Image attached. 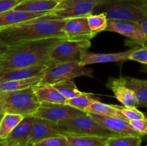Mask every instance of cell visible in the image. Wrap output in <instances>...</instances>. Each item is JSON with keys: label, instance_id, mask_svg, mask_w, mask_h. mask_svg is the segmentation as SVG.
I'll list each match as a JSON object with an SVG mask.
<instances>
[{"label": "cell", "instance_id": "6da1fadb", "mask_svg": "<svg viewBox=\"0 0 147 146\" xmlns=\"http://www.w3.org/2000/svg\"><path fill=\"white\" fill-rule=\"evenodd\" d=\"M65 19L50 14L0 29V40L9 47L27 42L50 38L67 39L63 31Z\"/></svg>", "mask_w": 147, "mask_h": 146}, {"label": "cell", "instance_id": "7a4b0ae2", "mask_svg": "<svg viewBox=\"0 0 147 146\" xmlns=\"http://www.w3.org/2000/svg\"><path fill=\"white\" fill-rule=\"evenodd\" d=\"M60 40L63 39H45L9 47L0 59V72L53 62L50 59V52Z\"/></svg>", "mask_w": 147, "mask_h": 146}, {"label": "cell", "instance_id": "3957f363", "mask_svg": "<svg viewBox=\"0 0 147 146\" xmlns=\"http://www.w3.org/2000/svg\"><path fill=\"white\" fill-rule=\"evenodd\" d=\"M40 102L32 87L17 91L0 92V113L18 114L25 117L33 116Z\"/></svg>", "mask_w": 147, "mask_h": 146}, {"label": "cell", "instance_id": "277c9868", "mask_svg": "<svg viewBox=\"0 0 147 146\" xmlns=\"http://www.w3.org/2000/svg\"><path fill=\"white\" fill-rule=\"evenodd\" d=\"M63 135H79L110 137L121 136L118 133L108 130L92 118L88 113L73 118L63 120L57 123Z\"/></svg>", "mask_w": 147, "mask_h": 146}, {"label": "cell", "instance_id": "5b68a950", "mask_svg": "<svg viewBox=\"0 0 147 146\" xmlns=\"http://www.w3.org/2000/svg\"><path fill=\"white\" fill-rule=\"evenodd\" d=\"M109 19L142 22L147 19L146 11L141 7L136 0H108L102 7Z\"/></svg>", "mask_w": 147, "mask_h": 146}, {"label": "cell", "instance_id": "8992f818", "mask_svg": "<svg viewBox=\"0 0 147 146\" xmlns=\"http://www.w3.org/2000/svg\"><path fill=\"white\" fill-rule=\"evenodd\" d=\"M93 72L91 68L82 66L78 62L53 63L43 72L40 84H54L81 76L93 77Z\"/></svg>", "mask_w": 147, "mask_h": 146}, {"label": "cell", "instance_id": "52a82bcc", "mask_svg": "<svg viewBox=\"0 0 147 146\" xmlns=\"http://www.w3.org/2000/svg\"><path fill=\"white\" fill-rule=\"evenodd\" d=\"M108 0H61L50 16L55 19H67L93 14Z\"/></svg>", "mask_w": 147, "mask_h": 146}, {"label": "cell", "instance_id": "ba28073f", "mask_svg": "<svg viewBox=\"0 0 147 146\" xmlns=\"http://www.w3.org/2000/svg\"><path fill=\"white\" fill-rule=\"evenodd\" d=\"M91 46L90 40H60L52 47L50 59L53 62H80L82 55Z\"/></svg>", "mask_w": 147, "mask_h": 146}, {"label": "cell", "instance_id": "9c48e42d", "mask_svg": "<svg viewBox=\"0 0 147 146\" xmlns=\"http://www.w3.org/2000/svg\"><path fill=\"white\" fill-rule=\"evenodd\" d=\"M86 113L66 104L42 102L40 103V106L33 116L58 123L60 121L73 118Z\"/></svg>", "mask_w": 147, "mask_h": 146}, {"label": "cell", "instance_id": "30bf717a", "mask_svg": "<svg viewBox=\"0 0 147 146\" xmlns=\"http://www.w3.org/2000/svg\"><path fill=\"white\" fill-rule=\"evenodd\" d=\"M106 31H114L128 37L132 44L143 47L146 41V34L141 23L135 21L108 19Z\"/></svg>", "mask_w": 147, "mask_h": 146}, {"label": "cell", "instance_id": "8fae6325", "mask_svg": "<svg viewBox=\"0 0 147 146\" xmlns=\"http://www.w3.org/2000/svg\"><path fill=\"white\" fill-rule=\"evenodd\" d=\"M60 135L62 134L57 123H53L46 119L34 117L27 146Z\"/></svg>", "mask_w": 147, "mask_h": 146}, {"label": "cell", "instance_id": "7c38bea8", "mask_svg": "<svg viewBox=\"0 0 147 146\" xmlns=\"http://www.w3.org/2000/svg\"><path fill=\"white\" fill-rule=\"evenodd\" d=\"M63 31L68 40H90L93 36L88 21V16L65 19Z\"/></svg>", "mask_w": 147, "mask_h": 146}, {"label": "cell", "instance_id": "4fadbf2b", "mask_svg": "<svg viewBox=\"0 0 147 146\" xmlns=\"http://www.w3.org/2000/svg\"><path fill=\"white\" fill-rule=\"evenodd\" d=\"M88 114L108 130L118 133L120 135L142 136L131 127L127 120L118 117L100 115L94 113H88Z\"/></svg>", "mask_w": 147, "mask_h": 146}, {"label": "cell", "instance_id": "5bb4252c", "mask_svg": "<svg viewBox=\"0 0 147 146\" xmlns=\"http://www.w3.org/2000/svg\"><path fill=\"white\" fill-rule=\"evenodd\" d=\"M107 87L112 90L114 97L125 107H136L139 105L134 92L126 85L122 77L111 78L108 81Z\"/></svg>", "mask_w": 147, "mask_h": 146}, {"label": "cell", "instance_id": "9a60e30c", "mask_svg": "<svg viewBox=\"0 0 147 146\" xmlns=\"http://www.w3.org/2000/svg\"><path fill=\"white\" fill-rule=\"evenodd\" d=\"M34 120V116L24 117L20 124L4 140L3 146H13L16 144H20L22 146H27Z\"/></svg>", "mask_w": 147, "mask_h": 146}, {"label": "cell", "instance_id": "2e32d148", "mask_svg": "<svg viewBox=\"0 0 147 146\" xmlns=\"http://www.w3.org/2000/svg\"><path fill=\"white\" fill-rule=\"evenodd\" d=\"M52 64H53V62H46L32 67L0 72V82L10 80L29 79L42 75L45 70Z\"/></svg>", "mask_w": 147, "mask_h": 146}, {"label": "cell", "instance_id": "e0dca14e", "mask_svg": "<svg viewBox=\"0 0 147 146\" xmlns=\"http://www.w3.org/2000/svg\"><path fill=\"white\" fill-rule=\"evenodd\" d=\"M132 50L128 51L116 53H108V54H99V53L88 52H85L82 55L80 64L82 66L88 65L92 64L108 62H118L129 60Z\"/></svg>", "mask_w": 147, "mask_h": 146}, {"label": "cell", "instance_id": "ac0fdd59", "mask_svg": "<svg viewBox=\"0 0 147 146\" xmlns=\"http://www.w3.org/2000/svg\"><path fill=\"white\" fill-rule=\"evenodd\" d=\"M50 14V12H29L14 9L9 10L0 14V29Z\"/></svg>", "mask_w": 147, "mask_h": 146}, {"label": "cell", "instance_id": "d6986e66", "mask_svg": "<svg viewBox=\"0 0 147 146\" xmlns=\"http://www.w3.org/2000/svg\"><path fill=\"white\" fill-rule=\"evenodd\" d=\"M37 100L40 103L65 104L67 99L62 95L57 89L50 84H39L32 87Z\"/></svg>", "mask_w": 147, "mask_h": 146}, {"label": "cell", "instance_id": "ffe728a7", "mask_svg": "<svg viewBox=\"0 0 147 146\" xmlns=\"http://www.w3.org/2000/svg\"><path fill=\"white\" fill-rule=\"evenodd\" d=\"M58 3L54 0H24L13 9L29 12H51Z\"/></svg>", "mask_w": 147, "mask_h": 146}, {"label": "cell", "instance_id": "44dd1931", "mask_svg": "<svg viewBox=\"0 0 147 146\" xmlns=\"http://www.w3.org/2000/svg\"><path fill=\"white\" fill-rule=\"evenodd\" d=\"M67 146H106L108 137L79 135H66Z\"/></svg>", "mask_w": 147, "mask_h": 146}, {"label": "cell", "instance_id": "7402d4cb", "mask_svg": "<svg viewBox=\"0 0 147 146\" xmlns=\"http://www.w3.org/2000/svg\"><path fill=\"white\" fill-rule=\"evenodd\" d=\"M42 76V75L37 76L29 79H23V80L1 82H0V92L17 91V90H25V89L33 87L34 86L41 83Z\"/></svg>", "mask_w": 147, "mask_h": 146}, {"label": "cell", "instance_id": "603a6c76", "mask_svg": "<svg viewBox=\"0 0 147 146\" xmlns=\"http://www.w3.org/2000/svg\"><path fill=\"white\" fill-rule=\"evenodd\" d=\"M122 78L126 85L134 92L138 104L147 107V85L143 80L130 77H122Z\"/></svg>", "mask_w": 147, "mask_h": 146}, {"label": "cell", "instance_id": "cb8c5ba5", "mask_svg": "<svg viewBox=\"0 0 147 146\" xmlns=\"http://www.w3.org/2000/svg\"><path fill=\"white\" fill-rule=\"evenodd\" d=\"M86 113H94L105 116L118 117L126 120L118 110L116 104H108L101 102L99 100L93 102L86 110Z\"/></svg>", "mask_w": 147, "mask_h": 146}, {"label": "cell", "instance_id": "d4e9b609", "mask_svg": "<svg viewBox=\"0 0 147 146\" xmlns=\"http://www.w3.org/2000/svg\"><path fill=\"white\" fill-rule=\"evenodd\" d=\"M24 117V116L18 114H4L0 122V138L5 140Z\"/></svg>", "mask_w": 147, "mask_h": 146}, {"label": "cell", "instance_id": "484cf974", "mask_svg": "<svg viewBox=\"0 0 147 146\" xmlns=\"http://www.w3.org/2000/svg\"><path fill=\"white\" fill-rule=\"evenodd\" d=\"M96 100H99V99L95 94H91V93L83 92L80 95L77 96V97L67 99L65 102V104L75 107L78 110L86 112V108Z\"/></svg>", "mask_w": 147, "mask_h": 146}, {"label": "cell", "instance_id": "4316f807", "mask_svg": "<svg viewBox=\"0 0 147 146\" xmlns=\"http://www.w3.org/2000/svg\"><path fill=\"white\" fill-rule=\"evenodd\" d=\"M88 21L93 37L98 33L106 31L108 19L104 13L100 12L98 14H90L88 16Z\"/></svg>", "mask_w": 147, "mask_h": 146}, {"label": "cell", "instance_id": "83f0119b", "mask_svg": "<svg viewBox=\"0 0 147 146\" xmlns=\"http://www.w3.org/2000/svg\"><path fill=\"white\" fill-rule=\"evenodd\" d=\"M53 85L67 100L80 95L83 93V92H80L77 88L75 82L71 80L60 82Z\"/></svg>", "mask_w": 147, "mask_h": 146}, {"label": "cell", "instance_id": "f1b7e54d", "mask_svg": "<svg viewBox=\"0 0 147 146\" xmlns=\"http://www.w3.org/2000/svg\"><path fill=\"white\" fill-rule=\"evenodd\" d=\"M142 136L121 135L108 139V146H141Z\"/></svg>", "mask_w": 147, "mask_h": 146}, {"label": "cell", "instance_id": "f546056e", "mask_svg": "<svg viewBox=\"0 0 147 146\" xmlns=\"http://www.w3.org/2000/svg\"><path fill=\"white\" fill-rule=\"evenodd\" d=\"M117 108L128 121L140 120L146 117L144 113L139 111L136 107H129L125 106L122 107V106L117 105Z\"/></svg>", "mask_w": 147, "mask_h": 146}, {"label": "cell", "instance_id": "4dcf8cb0", "mask_svg": "<svg viewBox=\"0 0 147 146\" xmlns=\"http://www.w3.org/2000/svg\"><path fill=\"white\" fill-rule=\"evenodd\" d=\"M30 146H67V137L65 135H60L45 139Z\"/></svg>", "mask_w": 147, "mask_h": 146}, {"label": "cell", "instance_id": "1f68e13d", "mask_svg": "<svg viewBox=\"0 0 147 146\" xmlns=\"http://www.w3.org/2000/svg\"><path fill=\"white\" fill-rule=\"evenodd\" d=\"M129 60L138 62L139 63L147 64V47L133 49L131 53Z\"/></svg>", "mask_w": 147, "mask_h": 146}, {"label": "cell", "instance_id": "d6a6232c", "mask_svg": "<svg viewBox=\"0 0 147 146\" xmlns=\"http://www.w3.org/2000/svg\"><path fill=\"white\" fill-rule=\"evenodd\" d=\"M131 127L137 132L140 135H147V117L140 120H131L129 121Z\"/></svg>", "mask_w": 147, "mask_h": 146}, {"label": "cell", "instance_id": "836d02e7", "mask_svg": "<svg viewBox=\"0 0 147 146\" xmlns=\"http://www.w3.org/2000/svg\"><path fill=\"white\" fill-rule=\"evenodd\" d=\"M20 3L17 0H0V14L13 9Z\"/></svg>", "mask_w": 147, "mask_h": 146}, {"label": "cell", "instance_id": "e575fe53", "mask_svg": "<svg viewBox=\"0 0 147 146\" xmlns=\"http://www.w3.org/2000/svg\"><path fill=\"white\" fill-rule=\"evenodd\" d=\"M9 48V46L7 45L4 42L0 40V59L4 54V53L7 51Z\"/></svg>", "mask_w": 147, "mask_h": 146}, {"label": "cell", "instance_id": "d590c367", "mask_svg": "<svg viewBox=\"0 0 147 146\" xmlns=\"http://www.w3.org/2000/svg\"><path fill=\"white\" fill-rule=\"evenodd\" d=\"M140 23H141V24H142V27H143L144 30L145 34H146V41H145L143 47H147V19L145 20V21H142V22H140Z\"/></svg>", "mask_w": 147, "mask_h": 146}, {"label": "cell", "instance_id": "8d00e7d4", "mask_svg": "<svg viewBox=\"0 0 147 146\" xmlns=\"http://www.w3.org/2000/svg\"><path fill=\"white\" fill-rule=\"evenodd\" d=\"M4 139H1L0 138V146H3L4 145Z\"/></svg>", "mask_w": 147, "mask_h": 146}, {"label": "cell", "instance_id": "74e56055", "mask_svg": "<svg viewBox=\"0 0 147 146\" xmlns=\"http://www.w3.org/2000/svg\"><path fill=\"white\" fill-rule=\"evenodd\" d=\"M3 116H4V114H1V113H0V122H1V119H2V117H3Z\"/></svg>", "mask_w": 147, "mask_h": 146}, {"label": "cell", "instance_id": "f35d334b", "mask_svg": "<svg viewBox=\"0 0 147 146\" xmlns=\"http://www.w3.org/2000/svg\"><path fill=\"white\" fill-rule=\"evenodd\" d=\"M143 82L147 85V80H143Z\"/></svg>", "mask_w": 147, "mask_h": 146}, {"label": "cell", "instance_id": "ab89813d", "mask_svg": "<svg viewBox=\"0 0 147 146\" xmlns=\"http://www.w3.org/2000/svg\"><path fill=\"white\" fill-rule=\"evenodd\" d=\"M13 146H22V145L20 144H16V145H13Z\"/></svg>", "mask_w": 147, "mask_h": 146}, {"label": "cell", "instance_id": "60d3db41", "mask_svg": "<svg viewBox=\"0 0 147 146\" xmlns=\"http://www.w3.org/2000/svg\"><path fill=\"white\" fill-rule=\"evenodd\" d=\"M54 1H58V2H60V1H61V0H54Z\"/></svg>", "mask_w": 147, "mask_h": 146}, {"label": "cell", "instance_id": "b9f144b4", "mask_svg": "<svg viewBox=\"0 0 147 146\" xmlns=\"http://www.w3.org/2000/svg\"><path fill=\"white\" fill-rule=\"evenodd\" d=\"M17 1H20V2H21V1H24V0H17Z\"/></svg>", "mask_w": 147, "mask_h": 146}, {"label": "cell", "instance_id": "7bdbcfd3", "mask_svg": "<svg viewBox=\"0 0 147 146\" xmlns=\"http://www.w3.org/2000/svg\"><path fill=\"white\" fill-rule=\"evenodd\" d=\"M145 116L147 117V113H146V114H145Z\"/></svg>", "mask_w": 147, "mask_h": 146}, {"label": "cell", "instance_id": "ee69618b", "mask_svg": "<svg viewBox=\"0 0 147 146\" xmlns=\"http://www.w3.org/2000/svg\"><path fill=\"white\" fill-rule=\"evenodd\" d=\"M146 146H147V145H146Z\"/></svg>", "mask_w": 147, "mask_h": 146}, {"label": "cell", "instance_id": "f6af8a7d", "mask_svg": "<svg viewBox=\"0 0 147 146\" xmlns=\"http://www.w3.org/2000/svg\"><path fill=\"white\" fill-rule=\"evenodd\" d=\"M106 146H108V145H106Z\"/></svg>", "mask_w": 147, "mask_h": 146}]
</instances>
